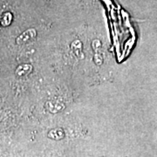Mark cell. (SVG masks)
I'll return each mask as SVG.
<instances>
[{"label":"cell","mask_w":157,"mask_h":157,"mask_svg":"<svg viewBox=\"0 0 157 157\" xmlns=\"http://www.w3.org/2000/svg\"><path fill=\"white\" fill-rule=\"evenodd\" d=\"M35 37H36V31L34 29H30V30H27L24 33L21 34L17 39L16 42L18 45H21L24 43H26L27 41L31 40V39H34Z\"/></svg>","instance_id":"obj_1"},{"label":"cell","mask_w":157,"mask_h":157,"mask_svg":"<svg viewBox=\"0 0 157 157\" xmlns=\"http://www.w3.org/2000/svg\"><path fill=\"white\" fill-rule=\"evenodd\" d=\"M32 71V66L30 65H22V66H19L16 70V73H17L18 76H23V75H25Z\"/></svg>","instance_id":"obj_2"},{"label":"cell","mask_w":157,"mask_h":157,"mask_svg":"<svg viewBox=\"0 0 157 157\" xmlns=\"http://www.w3.org/2000/svg\"><path fill=\"white\" fill-rule=\"evenodd\" d=\"M11 20H12V15L10 12H6V14L3 16V18L1 20V24L3 26H7L11 24Z\"/></svg>","instance_id":"obj_3"}]
</instances>
